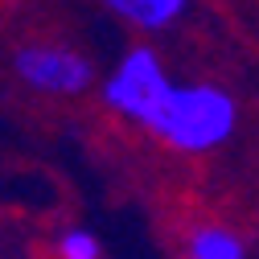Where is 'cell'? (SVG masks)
Returning <instances> with one entry per match:
<instances>
[{
    "mask_svg": "<svg viewBox=\"0 0 259 259\" xmlns=\"http://www.w3.org/2000/svg\"><path fill=\"white\" fill-rule=\"evenodd\" d=\"M99 5L140 37H165L177 33L185 17L193 13V0H99Z\"/></svg>",
    "mask_w": 259,
    "mask_h": 259,
    "instance_id": "277c9868",
    "label": "cell"
},
{
    "mask_svg": "<svg viewBox=\"0 0 259 259\" xmlns=\"http://www.w3.org/2000/svg\"><path fill=\"white\" fill-rule=\"evenodd\" d=\"M54 255L58 259H103V243L95 231L87 226H66L58 239H54Z\"/></svg>",
    "mask_w": 259,
    "mask_h": 259,
    "instance_id": "8992f818",
    "label": "cell"
},
{
    "mask_svg": "<svg viewBox=\"0 0 259 259\" xmlns=\"http://www.w3.org/2000/svg\"><path fill=\"white\" fill-rule=\"evenodd\" d=\"M173 78H177V74L165 66L160 50H156L148 37H140V41H132V46L111 62L107 74H99L95 91H99V103H103L115 119H123V123H132V127L144 132Z\"/></svg>",
    "mask_w": 259,
    "mask_h": 259,
    "instance_id": "7a4b0ae2",
    "label": "cell"
},
{
    "mask_svg": "<svg viewBox=\"0 0 259 259\" xmlns=\"http://www.w3.org/2000/svg\"><path fill=\"white\" fill-rule=\"evenodd\" d=\"M185 259H251L247 239L226 222H198L181 243Z\"/></svg>",
    "mask_w": 259,
    "mask_h": 259,
    "instance_id": "5b68a950",
    "label": "cell"
},
{
    "mask_svg": "<svg viewBox=\"0 0 259 259\" xmlns=\"http://www.w3.org/2000/svg\"><path fill=\"white\" fill-rule=\"evenodd\" d=\"M13 78L46 99H82L99 82L95 58L62 37H25L9 50Z\"/></svg>",
    "mask_w": 259,
    "mask_h": 259,
    "instance_id": "3957f363",
    "label": "cell"
},
{
    "mask_svg": "<svg viewBox=\"0 0 259 259\" xmlns=\"http://www.w3.org/2000/svg\"><path fill=\"white\" fill-rule=\"evenodd\" d=\"M239 123H243V107L231 87L210 78H173L144 132L156 136L169 152L210 156L235 140Z\"/></svg>",
    "mask_w": 259,
    "mask_h": 259,
    "instance_id": "6da1fadb",
    "label": "cell"
}]
</instances>
